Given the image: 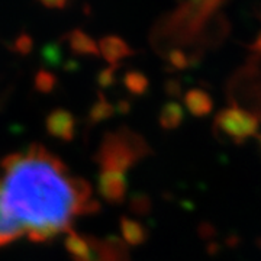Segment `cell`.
<instances>
[{"mask_svg": "<svg viewBox=\"0 0 261 261\" xmlns=\"http://www.w3.org/2000/svg\"><path fill=\"white\" fill-rule=\"evenodd\" d=\"M170 63L174 65V67H177V68L181 70V68H186L187 65H189V58H187V56L183 51L173 49L170 53Z\"/></svg>", "mask_w": 261, "mask_h": 261, "instance_id": "cell-5", "label": "cell"}, {"mask_svg": "<svg viewBox=\"0 0 261 261\" xmlns=\"http://www.w3.org/2000/svg\"><path fill=\"white\" fill-rule=\"evenodd\" d=\"M260 245H261V241H260Z\"/></svg>", "mask_w": 261, "mask_h": 261, "instance_id": "cell-7", "label": "cell"}, {"mask_svg": "<svg viewBox=\"0 0 261 261\" xmlns=\"http://www.w3.org/2000/svg\"><path fill=\"white\" fill-rule=\"evenodd\" d=\"M93 207L90 189L42 147L9 155L0 170V245L47 241Z\"/></svg>", "mask_w": 261, "mask_h": 261, "instance_id": "cell-1", "label": "cell"}, {"mask_svg": "<svg viewBox=\"0 0 261 261\" xmlns=\"http://www.w3.org/2000/svg\"><path fill=\"white\" fill-rule=\"evenodd\" d=\"M215 126L235 142H243L257 132L258 121L250 112L238 108H229L216 115Z\"/></svg>", "mask_w": 261, "mask_h": 261, "instance_id": "cell-2", "label": "cell"}, {"mask_svg": "<svg viewBox=\"0 0 261 261\" xmlns=\"http://www.w3.org/2000/svg\"><path fill=\"white\" fill-rule=\"evenodd\" d=\"M183 119V111L177 103H168L161 112V125L167 129H174Z\"/></svg>", "mask_w": 261, "mask_h": 261, "instance_id": "cell-4", "label": "cell"}, {"mask_svg": "<svg viewBox=\"0 0 261 261\" xmlns=\"http://www.w3.org/2000/svg\"><path fill=\"white\" fill-rule=\"evenodd\" d=\"M254 48H255V49H260L261 51V35L258 37V39H257V42L254 44Z\"/></svg>", "mask_w": 261, "mask_h": 261, "instance_id": "cell-6", "label": "cell"}, {"mask_svg": "<svg viewBox=\"0 0 261 261\" xmlns=\"http://www.w3.org/2000/svg\"><path fill=\"white\" fill-rule=\"evenodd\" d=\"M185 103L189 112L193 113L195 116H206L212 112V108H214V102L211 96L200 89L189 90L185 96Z\"/></svg>", "mask_w": 261, "mask_h": 261, "instance_id": "cell-3", "label": "cell"}]
</instances>
